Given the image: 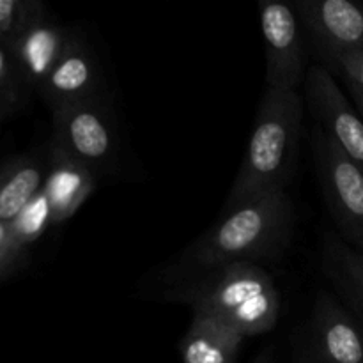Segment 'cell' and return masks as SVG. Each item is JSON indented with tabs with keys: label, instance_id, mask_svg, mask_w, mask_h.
<instances>
[{
	"label": "cell",
	"instance_id": "cell-1",
	"mask_svg": "<svg viewBox=\"0 0 363 363\" xmlns=\"http://www.w3.org/2000/svg\"><path fill=\"white\" fill-rule=\"evenodd\" d=\"M296 233V208L287 191L264 195L225 213L184 248L174 272L181 280L236 262L275 261Z\"/></svg>",
	"mask_w": 363,
	"mask_h": 363
},
{
	"label": "cell",
	"instance_id": "cell-2",
	"mask_svg": "<svg viewBox=\"0 0 363 363\" xmlns=\"http://www.w3.org/2000/svg\"><path fill=\"white\" fill-rule=\"evenodd\" d=\"M303 113L305 101L300 92L266 89L223 215L264 195L287 191L296 176Z\"/></svg>",
	"mask_w": 363,
	"mask_h": 363
},
{
	"label": "cell",
	"instance_id": "cell-3",
	"mask_svg": "<svg viewBox=\"0 0 363 363\" xmlns=\"http://www.w3.org/2000/svg\"><path fill=\"white\" fill-rule=\"evenodd\" d=\"M167 300L186 303L194 315L225 323L243 337L272 332L280 319L282 298L261 264L236 262L181 280Z\"/></svg>",
	"mask_w": 363,
	"mask_h": 363
},
{
	"label": "cell",
	"instance_id": "cell-4",
	"mask_svg": "<svg viewBox=\"0 0 363 363\" xmlns=\"http://www.w3.org/2000/svg\"><path fill=\"white\" fill-rule=\"evenodd\" d=\"M52 116L50 144L73 156L98 179L116 172L121 149L119 130L116 113L105 94L62 106Z\"/></svg>",
	"mask_w": 363,
	"mask_h": 363
},
{
	"label": "cell",
	"instance_id": "cell-5",
	"mask_svg": "<svg viewBox=\"0 0 363 363\" xmlns=\"http://www.w3.org/2000/svg\"><path fill=\"white\" fill-rule=\"evenodd\" d=\"M325 204L344 241L363 252V174L319 126L311 131Z\"/></svg>",
	"mask_w": 363,
	"mask_h": 363
},
{
	"label": "cell",
	"instance_id": "cell-6",
	"mask_svg": "<svg viewBox=\"0 0 363 363\" xmlns=\"http://www.w3.org/2000/svg\"><path fill=\"white\" fill-rule=\"evenodd\" d=\"M294 363H363V326L330 291H319L294 340Z\"/></svg>",
	"mask_w": 363,
	"mask_h": 363
},
{
	"label": "cell",
	"instance_id": "cell-7",
	"mask_svg": "<svg viewBox=\"0 0 363 363\" xmlns=\"http://www.w3.org/2000/svg\"><path fill=\"white\" fill-rule=\"evenodd\" d=\"M259 16L264 41L266 89L300 92L312 64L296 9L293 4L261 0Z\"/></svg>",
	"mask_w": 363,
	"mask_h": 363
},
{
	"label": "cell",
	"instance_id": "cell-8",
	"mask_svg": "<svg viewBox=\"0 0 363 363\" xmlns=\"http://www.w3.org/2000/svg\"><path fill=\"white\" fill-rule=\"evenodd\" d=\"M293 6L314 64L325 66L340 53L363 50V4L353 0H298Z\"/></svg>",
	"mask_w": 363,
	"mask_h": 363
},
{
	"label": "cell",
	"instance_id": "cell-9",
	"mask_svg": "<svg viewBox=\"0 0 363 363\" xmlns=\"http://www.w3.org/2000/svg\"><path fill=\"white\" fill-rule=\"evenodd\" d=\"M303 101L315 126L330 135L363 174V119L337 78L319 64H312L305 78Z\"/></svg>",
	"mask_w": 363,
	"mask_h": 363
},
{
	"label": "cell",
	"instance_id": "cell-10",
	"mask_svg": "<svg viewBox=\"0 0 363 363\" xmlns=\"http://www.w3.org/2000/svg\"><path fill=\"white\" fill-rule=\"evenodd\" d=\"M38 94L45 99L52 112L103 94L99 59L84 34L73 28L66 50Z\"/></svg>",
	"mask_w": 363,
	"mask_h": 363
},
{
	"label": "cell",
	"instance_id": "cell-11",
	"mask_svg": "<svg viewBox=\"0 0 363 363\" xmlns=\"http://www.w3.org/2000/svg\"><path fill=\"white\" fill-rule=\"evenodd\" d=\"M73 28L60 23L46 11L41 18L32 21L9 46L21 78L30 91L38 92L57 60L66 50Z\"/></svg>",
	"mask_w": 363,
	"mask_h": 363
},
{
	"label": "cell",
	"instance_id": "cell-12",
	"mask_svg": "<svg viewBox=\"0 0 363 363\" xmlns=\"http://www.w3.org/2000/svg\"><path fill=\"white\" fill-rule=\"evenodd\" d=\"M98 177L85 165L50 144L48 172H46L45 194L52 211L53 225L66 222L78 213L98 188Z\"/></svg>",
	"mask_w": 363,
	"mask_h": 363
},
{
	"label": "cell",
	"instance_id": "cell-13",
	"mask_svg": "<svg viewBox=\"0 0 363 363\" xmlns=\"http://www.w3.org/2000/svg\"><path fill=\"white\" fill-rule=\"evenodd\" d=\"M321 269L335 296L363 323V252L351 247L339 234H325Z\"/></svg>",
	"mask_w": 363,
	"mask_h": 363
},
{
	"label": "cell",
	"instance_id": "cell-14",
	"mask_svg": "<svg viewBox=\"0 0 363 363\" xmlns=\"http://www.w3.org/2000/svg\"><path fill=\"white\" fill-rule=\"evenodd\" d=\"M48 162L34 155H21L0 165V220L16 218L39 194L46 181Z\"/></svg>",
	"mask_w": 363,
	"mask_h": 363
},
{
	"label": "cell",
	"instance_id": "cell-15",
	"mask_svg": "<svg viewBox=\"0 0 363 363\" xmlns=\"http://www.w3.org/2000/svg\"><path fill=\"white\" fill-rule=\"evenodd\" d=\"M243 335L208 315H194L181 340L183 363H236Z\"/></svg>",
	"mask_w": 363,
	"mask_h": 363
},
{
	"label": "cell",
	"instance_id": "cell-16",
	"mask_svg": "<svg viewBox=\"0 0 363 363\" xmlns=\"http://www.w3.org/2000/svg\"><path fill=\"white\" fill-rule=\"evenodd\" d=\"M9 225L18 247L25 252H30L32 245L39 241V238L48 230V227L53 225L52 211H50L48 201H46L43 190L16 218L11 220Z\"/></svg>",
	"mask_w": 363,
	"mask_h": 363
},
{
	"label": "cell",
	"instance_id": "cell-17",
	"mask_svg": "<svg viewBox=\"0 0 363 363\" xmlns=\"http://www.w3.org/2000/svg\"><path fill=\"white\" fill-rule=\"evenodd\" d=\"M46 11L41 0H0V43L9 48L14 39Z\"/></svg>",
	"mask_w": 363,
	"mask_h": 363
},
{
	"label": "cell",
	"instance_id": "cell-18",
	"mask_svg": "<svg viewBox=\"0 0 363 363\" xmlns=\"http://www.w3.org/2000/svg\"><path fill=\"white\" fill-rule=\"evenodd\" d=\"M30 89L21 78L9 48L0 43V110L4 116L16 112L25 101Z\"/></svg>",
	"mask_w": 363,
	"mask_h": 363
},
{
	"label": "cell",
	"instance_id": "cell-19",
	"mask_svg": "<svg viewBox=\"0 0 363 363\" xmlns=\"http://www.w3.org/2000/svg\"><path fill=\"white\" fill-rule=\"evenodd\" d=\"M28 252L21 250L14 241L9 222L0 220V282L9 279L27 262Z\"/></svg>",
	"mask_w": 363,
	"mask_h": 363
},
{
	"label": "cell",
	"instance_id": "cell-20",
	"mask_svg": "<svg viewBox=\"0 0 363 363\" xmlns=\"http://www.w3.org/2000/svg\"><path fill=\"white\" fill-rule=\"evenodd\" d=\"M323 67L335 78H340L344 84H351L363 91V50L340 53L330 59Z\"/></svg>",
	"mask_w": 363,
	"mask_h": 363
},
{
	"label": "cell",
	"instance_id": "cell-21",
	"mask_svg": "<svg viewBox=\"0 0 363 363\" xmlns=\"http://www.w3.org/2000/svg\"><path fill=\"white\" fill-rule=\"evenodd\" d=\"M344 85H346L347 92H350V98L353 99L354 108H357V112L360 113V117L363 119V91L362 89L354 87V85H351V84H344Z\"/></svg>",
	"mask_w": 363,
	"mask_h": 363
},
{
	"label": "cell",
	"instance_id": "cell-22",
	"mask_svg": "<svg viewBox=\"0 0 363 363\" xmlns=\"http://www.w3.org/2000/svg\"><path fill=\"white\" fill-rule=\"evenodd\" d=\"M273 360H275V351H273V347L269 346L266 347V350H262L252 363H273Z\"/></svg>",
	"mask_w": 363,
	"mask_h": 363
},
{
	"label": "cell",
	"instance_id": "cell-23",
	"mask_svg": "<svg viewBox=\"0 0 363 363\" xmlns=\"http://www.w3.org/2000/svg\"><path fill=\"white\" fill-rule=\"evenodd\" d=\"M4 119H6V116H4V112H2V110H0V123H2Z\"/></svg>",
	"mask_w": 363,
	"mask_h": 363
}]
</instances>
